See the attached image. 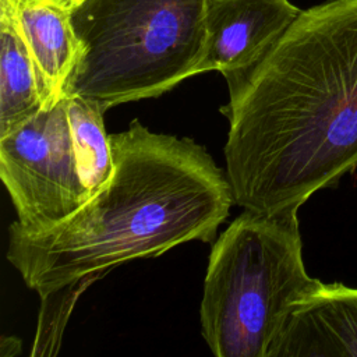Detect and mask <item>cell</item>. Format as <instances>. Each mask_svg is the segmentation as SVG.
I'll return each mask as SVG.
<instances>
[{
	"instance_id": "52a82bcc",
	"label": "cell",
	"mask_w": 357,
	"mask_h": 357,
	"mask_svg": "<svg viewBox=\"0 0 357 357\" xmlns=\"http://www.w3.org/2000/svg\"><path fill=\"white\" fill-rule=\"evenodd\" d=\"M273 357H357V289L321 283L291 311Z\"/></svg>"
},
{
	"instance_id": "277c9868",
	"label": "cell",
	"mask_w": 357,
	"mask_h": 357,
	"mask_svg": "<svg viewBox=\"0 0 357 357\" xmlns=\"http://www.w3.org/2000/svg\"><path fill=\"white\" fill-rule=\"evenodd\" d=\"M208 0H82L71 11L81 57L66 95L109 107L160 96L199 74Z\"/></svg>"
},
{
	"instance_id": "5b68a950",
	"label": "cell",
	"mask_w": 357,
	"mask_h": 357,
	"mask_svg": "<svg viewBox=\"0 0 357 357\" xmlns=\"http://www.w3.org/2000/svg\"><path fill=\"white\" fill-rule=\"evenodd\" d=\"M103 113L91 99L64 95L0 137V177L17 212V227L43 231L106 185L113 158Z\"/></svg>"
},
{
	"instance_id": "3957f363",
	"label": "cell",
	"mask_w": 357,
	"mask_h": 357,
	"mask_svg": "<svg viewBox=\"0 0 357 357\" xmlns=\"http://www.w3.org/2000/svg\"><path fill=\"white\" fill-rule=\"evenodd\" d=\"M321 283L305 269L297 212L244 209L209 254L202 336L218 357H273L291 311Z\"/></svg>"
},
{
	"instance_id": "30bf717a",
	"label": "cell",
	"mask_w": 357,
	"mask_h": 357,
	"mask_svg": "<svg viewBox=\"0 0 357 357\" xmlns=\"http://www.w3.org/2000/svg\"><path fill=\"white\" fill-rule=\"evenodd\" d=\"M92 283L93 280L91 279L78 280L40 297L42 308L32 356L46 354L49 353V347H53L54 351H57L64 322L67 321L75 300Z\"/></svg>"
},
{
	"instance_id": "6da1fadb",
	"label": "cell",
	"mask_w": 357,
	"mask_h": 357,
	"mask_svg": "<svg viewBox=\"0 0 357 357\" xmlns=\"http://www.w3.org/2000/svg\"><path fill=\"white\" fill-rule=\"evenodd\" d=\"M233 201L298 212L357 167V0L301 10L265 57L227 85Z\"/></svg>"
},
{
	"instance_id": "8992f818",
	"label": "cell",
	"mask_w": 357,
	"mask_h": 357,
	"mask_svg": "<svg viewBox=\"0 0 357 357\" xmlns=\"http://www.w3.org/2000/svg\"><path fill=\"white\" fill-rule=\"evenodd\" d=\"M301 10L290 0H208L206 52L201 73L219 71L227 85L273 47Z\"/></svg>"
},
{
	"instance_id": "9c48e42d",
	"label": "cell",
	"mask_w": 357,
	"mask_h": 357,
	"mask_svg": "<svg viewBox=\"0 0 357 357\" xmlns=\"http://www.w3.org/2000/svg\"><path fill=\"white\" fill-rule=\"evenodd\" d=\"M45 109L42 81L11 13L0 6V137Z\"/></svg>"
},
{
	"instance_id": "7a4b0ae2",
	"label": "cell",
	"mask_w": 357,
	"mask_h": 357,
	"mask_svg": "<svg viewBox=\"0 0 357 357\" xmlns=\"http://www.w3.org/2000/svg\"><path fill=\"white\" fill-rule=\"evenodd\" d=\"M110 146L109 181L74 213L43 231L8 227L7 261L40 297L187 241L209 243L229 215L227 176L192 139L135 119Z\"/></svg>"
},
{
	"instance_id": "8fae6325",
	"label": "cell",
	"mask_w": 357,
	"mask_h": 357,
	"mask_svg": "<svg viewBox=\"0 0 357 357\" xmlns=\"http://www.w3.org/2000/svg\"><path fill=\"white\" fill-rule=\"evenodd\" d=\"M43 1L56 4V6H60V7H63V8H67V10L73 11L82 0H43Z\"/></svg>"
},
{
	"instance_id": "ba28073f",
	"label": "cell",
	"mask_w": 357,
	"mask_h": 357,
	"mask_svg": "<svg viewBox=\"0 0 357 357\" xmlns=\"http://www.w3.org/2000/svg\"><path fill=\"white\" fill-rule=\"evenodd\" d=\"M0 6L11 13L26 42L49 109L66 95L82 52L71 11L43 0H0Z\"/></svg>"
}]
</instances>
